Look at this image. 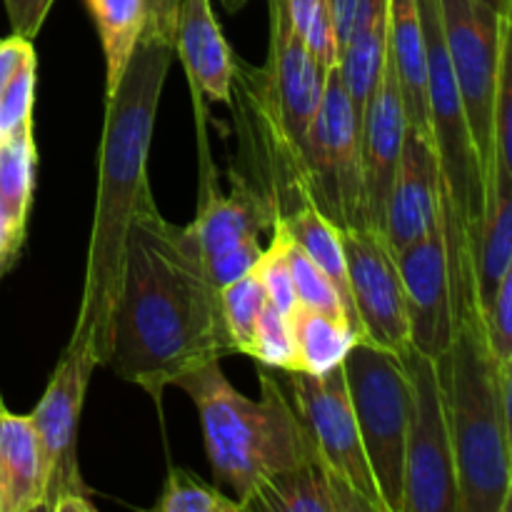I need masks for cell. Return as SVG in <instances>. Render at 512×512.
<instances>
[{
	"mask_svg": "<svg viewBox=\"0 0 512 512\" xmlns=\"http://www.w3.org/2000/svg\"><path fill=\"white\" fill-rule=\"evenodd\" d=\"M225 355L235 348L198 240L188 225L165 220L150 195L125 243L105 365L160 403L180 375Z\"/></svg>",
	"mask_w": 512,
	"mask_h": 512,
	"instance_id": "obj_1",
	"label": "cell"
},
{
	"mask_svg": "<svg viewBox=\"0 0 512 512\" xmlns=\"http://www.w3.org/2000/svg\"><path fill=\"white\" fill-rule=\"evenodd\" d=\"M173 58L175 48L140 38L118 88L105 95L98 195L85 263L83 300L73 328V333L88 338L100 365L108 360L110 325L123 283L130 225L145 198L153 195L148 185V155L160 95Z\"/></svg>",
	"mask_w": 512,
	"mask_h": 512,
	"instance_id": "obj_2",
	"label": "cell"
},
{
	"mask_svg": "<svg viewBox=\"0 0 512 512\" xmlns=\"http://www.w3.org/2000/svg\"><path fill=\"white\" fill-rule=\"evenodd\" d=\"M453 440L458 512H508L512 498V368L490 355L478 310L463 315L438 360Z\"/></svg>",
	"mask_w": 512,
	"mask_h": 512,
	"instance_id": "obj_3",
	"label": "cell"
},
{
	"mask_svg": "<svg viewBox=\"0 0 512 512\" xmlns=\"http://www.w3.org/2000/svg\"><path fill=\"white\" fill-rule=\"evenodd\" d=\"M260 398H245L228 383L220 360L198 365L175 380L193 400L203 425L205 453L218 480L243 505L278 475L320 458L308 425L273 375L260 370Z\"/></svg>",
	"mask_w": 512,
	"mask_h": 512,
	"instance_id": "obj_4",
	"label": "cell"
},
{
	"mask_svg": "<svg viewBox=\"0 0 512 512\" xmlns=\"http://www.w3.org/2000/svg\"><path fill=\"white\" fill-rule=\"evenodd\" d=\"M428 50L430 143L440 178V223L450 265V288L458 320L478 310L475 300V238L485 208L488 180L480 168L465 108L455 88L443 40L438 0H418ZM480 313V310H478Z\"/></svg>",
	"mask_w": 512,
	"mask_h": 512,
	"instance_id": "obj_5",
	"label": "cell"
},
{
	"mask_svg": "<svg viewBox=\"0 0 512 512\" xmlns=\"http://www.w3.org/2000/svg\"><path fill=\"white\" fill-rule=\"evenodd\" d=\"M230 105H235L240 140V165L230 175L268 205L275 223L313 203L308 160L280 120L263 68L235 58Z\"/></svg>",
	"mask_w": 512,
	"mask_h": 512,
	"instance_id": "obj_6",
	"label": "cell"
},
{
	"mask_svg": "<svg viewBox=\"0 0 512 512\" xmlns=\"http://www.w3.org/2000/svg\"><path fill=\"white\" fill-rule=\"evenodd\" d=\"M343 370L383 508L403 512L405 435L410 420V383L403 360L373 343H355L345 353Z\"/></svg>",
	"mask_w": 512,
	"mask_h": 512,
	"instance_id": "obj_7",
	"label": "cell"
},
{
	"mask_svg": "<svg viewBox=\"0 0 512 512\" xmlns=\"http://www.w3.org/2000/svg\"><path fill=\"white\" fill-rule=\"evenodd\" d=\"M443 40L455 88L465 108L480 168L490 180L495 160V98L500 63L510 45L512 18L498 15L480 0H438Z\"/></svg>",
	"mask_w": 512,
	"mask_h": 512,
	"instance_id": "obj_8",
	"label": "cell"
},
{
	"mask_svg": "<svg viewBox=\"0 0 512 512\" xmlns=\"http://www.w3.org/2000/svg\"><path fill=\"white\" fill-rule=\"evenodd\" d=\"M88 338L73 333L58 358L43 398L30 413L45 470L48 512H93L78 463V428L93 370L98 368Z\"/></svg>",
	"mask_w": 512,
	"mask_h": 512,
	"instance_id": "obj_9",
	"label": "cell"
},
{
	"mask_svg": "<svg viewBox=\"0 0 512 512\" xmlns=\"http://www.w3.org/2000/svg\"><path fill=\"white\" fill-rule=\"evenodd\" d=\"M305 160L315 208L338 230L370 228L360 155V118L338 68L325 75L323 100L305 140Z\"/></svg>",
	"mask_w": 512,
	"mask_h": 512,
	"instance_id": "obj_10",
	"label": "cell"
},
{
	"mask_svg": "<svg viewBox=\"0 0 512 512\" xmlns=\"http://www.w3.org/2000/svg\"><path fill=\"white\" fill-rule=\"evenodd\" d=\"M410 383L405 435L403 512H458L453 440L445 415L438 363L410 345L400 355Z\"/></svg>",
	"mask_w": 512,
	"mask_h": 512,
	"instance_id": "obj_11",
	"label": "cell"
},
{
	"mask_svg": "<svg viewBox=\"0 0 512 512\" xmlns=\"http://www.w3.org/2000/svg\"><path fill=\"white\" fill-rule=\"evenodd\" d=\"M285 378H288V388L293 393L290 400L303 423L308 425L323 463L335 475H340L373 508V512H385L373 470L365 458L343 363L323 375L290 370L285 373Z\"/></svg>",
	"mask_w": 512,
	"mask_h": 512,
	"instance_id": "obj_12",
	"label": "cell"
},
{
	"mask_svg": "<svg viewBox=\"0 0 512 512\" xmlns=\"http://www.w3.org/2000/svg\"><path fill=\"white\" fill-rule=\"evenodd\" d=\"M340 243L365 343L378 345L400 358L410 348V325L393 250L383 235L370 228L340 230Z\"/></svg>",
	"mask_w": 512,
	"mask_h": 512,
	"instance_id": "obj_13",
	"label": "cell"
},
{
	"mask_svg": "<svg viewBox=\"0 0 512 512\" xmlns=\"http://www.w3.org/2000/svg\"><path fill=\"white\" fill-rule=\"evenodd\" d=\"M395 263L403 280L410 345L418 353L438 360L450 348L458 328L443 223L395 253Z\"/></svg>",
	"mask_w": 512,
	"mask_h": 512,
	"instance_id": "obj_14",
	"label": "cell"
},
{
	"mask_svg": "<svg viewBox=\"0 0 512 512\" xmlns=\"http://www.w3.org/2000/svg\"><path fill=\"white\" fill-rule=\"evenodd\" d=\"M263 70L285 130L305 153V140L323 100L328 73L295 35L283 0H270V55Z\"/></svg>",
	"mask_w": 512,
	"mask_h": 512,
	"instance_id": "obj_15",
	"label": "cell"
},
{
	"mask_svg": "<svg viewBox=\"0 0 512 512\" xmlns=\"http://www.w3.org/2000/svg\"><path fill=\"white\" fill-rule=\"evenodd\" d=\"M405 128H408V123H405L398 80H395L393 63H390L388 50H385L378 83H375L373 95H370L368 105L360 115L365 205H368L370 230H375L378 235H383L385 228V205H388L395 170H398Z\"/></svg>",
	"mask_w": 512,
	"mask_h": 512,
	"instance_id": "obj_16",
	"label": "cell"
},
{
	"mask_svg": "<svg viewBox=\"0 0 512 512\" xmlns=\"http://www.w3.org/2000/svg\"><path fill=\"white\" fill-rule=\"evenodd\" d=\"M440 225V178L428 135L405 128L398 170L385 205L383 238L395 253Z\"/></svg>",
	"mask_w": 512,
	"mask_h": 512,
	"instance_id": "obj_17",
	"label": "cell"
},
{
	"mask_svg": "<svg viewBox=\"0 0 512 512\" xmlns=\"http://www.w3.org/2000/svg\"><path fill=\"white\" fill-rule=\"evenodd\" d=\"M175 55L193 88L210 103H230L235 55L223 38L210 0H183L175 28Z\"/></svg>",
	"mask_w": 512,
	"mask_h": 512,
	"instance_id": "obj_18",
	"label": "cell"
},
{
	"mask_svg": "<svg viewBox=\"0 0 512 512\" xmlns=\"http://www.w3.org/2000/svg\"><path fill=\"white\" fill-rule=\"evenodd\" d=\"M243 510L263 512H373L368 503L335 475L323 458L308 460L265 483Z\"/></svg>",
	"mask_w": 512,
	"mask_h": 512,
	"instance_id": "obj_19",
	"label": "cell"
},
{
	"mask_svg": "<svg viewBox=\"0 0 512 512\" xmlns=\"http://www.w3.org/2000/svg\"><path fill=\"white\" fill-rule=\"evenodd\" d=\"M395 80L403 100L408 128L430 138L428 108V50L420 25L418 0H388V43Z\"/></svg>",
	"mask_w": 512,
	"mask_h": 512,
	"instance_id": "obj_20",
	"label": "cell"
},
{
	"mask_svg": "<svg viewBox=\"0 0 512 512\" xmlns=\"http://www.w3.org/2000/svg\"><path fill=\"white\" fill-rule=\"evenodd\" d=\"M45 470L30 415L0 403V512L43 510Z\"/></svg>",
	"mask_w": 512,
	"mask_h": 512,
	"instance_id": "obj_21",
	"label": "cell"
},
{
	"mask_svg": "<svg viewBox=\"0 0 512 512\" xmlns=\"http://www.w3.org/2000/svg\"><path fill=\"white\" fill-rule=\"evenodd\" d=\"M512 270V170L493 165L475 238V300L483 313Z\"/></svg>",
	"mask_w": 512,
	"mask_h": 512,
	"instance_id": "obj_22",
	"label": "cell"
},
{
	"mask_svg": "<svg viewBox=\"0 0 512 512\" xmlns=\"http://www.w3.org/2000/svg\"><path fill=\"white\" fill-rule=\"evenodd\" d=\"M385 43H388V0H358L338 58L340 80L348 90V98L353 100L358 118L378 83Z\"/></svg>",
	"mask_w": 512,
	"mask_h": 512,
	"instance_id": "obj_23",
	"label": "cell"
},
{
	"mask_svg": "<svg viewBox=\"0 0 512 512\" xmlns=\"http://www.w3.org/2000/svg\"><path fill=\"white\" fill-rule=\"evenodd\" d=\"M285 225L288 235L293 238V243L328 275L330 283L338 290L340 300L345 305V313H348L350 330L355 333V338L360 343H365L363 325H360L358 310H355L353 300V288H350L348 278V263H345V250L340 243V230L315 208L313 203L303 205L300 210H295L293 215H288L285 220H278Z\"/></svg>",
	"mask_w": 512,
	"mask_h": 512,
	"instance_id": "obj_24",
	"label": "cell"
},
{
	"mask_svg": "<svg viewBox=\"0 0 512 512\" xmlns=\"http://www.w3.org/2000/svg\"><path fill=\"white\" fill-rule=\"evenodd\" d=\"M290 333L295 345V363L298 373L323 375L343 363L345 353L360 343L353 330L330 315L315 313L308 308H295L288 315Z\"/></svg>",
	"mask_w": 512,
	"mask_h": 512,
	"instance_id": "obj_25",
	"label": "cell"
},
{
	"mask_svg": "<svg viewBox=\"0 0 512 512\" xmlns=\"http://www.w3.org/2000/svg\"><path fill=\"white\" fill-rule=\"evenodd\" d=\"M98 28L105 58V95L118 88L135 45L143 35V0H85Z\"/></svg>",
	"mask_w": 512,
	"mask_h": 512,
	"instance_id": "obj_26",
	"label": "cell"
},
{
	"mask_svg": "<svg viewBox=\"0 0 512 512\" xmlns=\"http://www.w3.org/2000/svg\"><path fill=\"white\" fill-rule=\"evenodd\" d=\"M35 125L33 118L0 135V208L28 225L35 190Z\"/></svg>",
	"mask_w": 512,
	"mask_h": 512,
	"instance_id": "obj_27",
	"label": "cell"
},
{
	"mask_svg": "<svg viewBox=\"0 0 512 512\" xmlns=\"http://www.w3.org/2000/svg\"><path fill=\"white\" fill-rule=\"evenodd\" d=\"M283 5L295 35H298L300 43L308 48V53L313 55L315 63H318L325 73L338 68L340 40L328 0H283Z\"/></svg>",
	"mask_w": 512,
	"mask_h": 512,
	"instance_id": "obj_28",
	"label": "cell"
},
{
	"mask_svg": "<svg viewBox=\"0 0 512 512\" xmlns=\"http://www.w3.org/2000/svg\"><path fill=\"white\" fill-rule=\"evenodd\" d=\"M268 303L263 285H260L255 270L238 278L235 283L225 285L220 290V305H223L225 328H228L230 340H233L235 353L248 355L250 340H253L255 323L260 318V310Z\"/></svg>",
	"mask_w": 512,
	"mask_h": 512,
	"instance_id": "obj_29",
	"label": "cell"
},
{
	"mask_svg": "<svg viewBox=\"0 0 512 512\" xmlns=\"http://www.w3.org/2000/svg\"><path fill=\"white\" fill-rule=\"evenodd\" d=\"M288 265H290V275H293L295 295H298L300 308L330 315V318L340 320V323H345L350 328L348 313H345V305L343 300H340L335 285L330 283L328 275H325L323 270H320L318 265H315L313 260H310L308 255L293 243L290 235H288Z\"/></svg>",
	"mask_w": 512,
	"mask_h": 512,
	"instance_id": "obj_30",
	"label": "cell"
},
{
	"mask_svg": "<svg viewBox=\"0 0 512 512\" xmlns=\"http://www.w3.org/2000/svg\"><path fill=\"white\" fill-rule=\"evenodd\" d=\"M158 512H243L238 500L228 498L213 485L203 483L198 475L183 468H170L168 480L160 500L155 503Z\"/></svg>",
	"mask_w": 512,
	"mask_h": 512,
	"instance_id": "obj_31",
	"label": "cell"
},
{
	"mask_svg": "<svg viewBox=\"0 0 512 512\" xmlns=\"http://www.w3.org/2000/svg\"><path fill=\"white\" fill-rule=\"evenodd\" d=\"M248 355L270 370L290 373V370L298 368V363H295V345L293 333H290L288 315L280 313L273 303H265V308L260 310V318L258 323H255V333L253 340H250Z\"/></svg>",
	"mask_w": 512,
	"mask_h": 512,
	"instance_id": "obj_32",
	"label": "cell"
},
{
	"mask_svg": "<svg viewBox=\"0 0 512 512\" xmlns=\"http://www.w3.org/2000/svg\"><path fill=\"white\" fill-rule=\"evenodd\" d=\"M512 270L500 280L493 300L480 313L490 355L498 368H512Z\"/></svg>",
	"mask_w": 512,
	"mask_h": 512,
	"instance_id": "obj_33",
	"label": "cell"
},
{
	"mask_svg": "<svg viewBox=\"0 0 512 512\" xmlns=\"http://www.w3.org/2000/svg\"><path fill=\"white\" fill-rule=\"evenodd\" d=\"M35 78H38V58L28 60L0 93V135L18 128L23 120L33 118Z\"/></svg>",
	"mask_w": 512,
	"mask_h": 512,
	"instance_id": "obj_34",
	"label": "cell"
},
{
	"mask_svg": "<svg viewBox=\"0 0 512 512\" xmlns=\"http://www.w3.org/2000/svg\"><path fill=\"white\" fill-rule=\"evenodd\" d=\"M495 160L493 165L512 170V70H510V45L500 63L498 98H495Z\"/></svg>",
	"mask_w": 512,
	"mask_h": 512,
	"instance_id": "obj_35",
	"label": "cell"
},
{
	"mask_svg": "<svg viewBox=\"0 0 512 512\" xmlns=\"http://www.w3.org/2000/svg\"><path fill=\"white\" fill-rule=\"evenodd\" d=\"M260 255H263L260 240H243V243L233 245V248L203 260V263H205V270H208L210 280L223 290L225 285L235 283L238 278L248 275L250 270L255 268V263L260 260Z\"/></svg>",
	"mask_w": 512,
	"mask_h": 512,
	"instance_id": "obj_36",
	"label": "cell"
},
{
	"mask_svg": "<svg viewBox=\"0 0 512 512\" xmlns=\"http://www.w3.org/2000/svg\"><path fill=\"white\" fill-rule=\"evenodd\" d=\"M183 0H143L145 25L140 38L155 40L175 48V28H178V13Z\"/></svg>",
	"mask_w": 512,
	"mask_h": 512,
	"instance_id": "obj_37",
	"label": "cell"
},
{
	"mask_svg": "<svg viewBox=\"0 0 512 512\" xmlns=\"http://www.w3.org/2000/svg\"><path fill=\"white\" fill-rule=\"evenodd\" d=\"M3 3L10 20V30L15 35L35 40L55 0H3Z\"/></svg>",
	"mask_w": 512,
	"mask_h": 512,
	"instance_id": "obj_38",
	"label": "cell"
},
{
	"mask_svg": "<svg viewBox=\"0 0 512 512\" xmlns=\"http://www.w3.org/2000/svg\"><path fill=\"white\" fill-rule=\"evenodd\" d=\"M33 58H35L33 40L15 33L0 40V93H3L5 85L13 80V75Z\"/></svg>",
	"mask_w": 512,
	"mask_h": 512,
	"instance_id": "obj_39",
	"label": "cell"
},
{
	"mask_svg": "<svg viewBox=\"0 0 512 512\" xmlns=\"http://www.w3.org/2000/svg\"><path fill=\"white\" fill-rule=\"evenodd\" d=\"M25 233H28V225L18 223L0 208V280L10 273V268L18 260L25 243Z\"/></svg>",
	"mask_w": 512,
	"mask_h": 512,
	"instance_id": "obj_40",
	"label": "cell"
},
{
	"mask_svg": "<svg viewBox=\"0 0 512 512\" xmlns=\"http://www.w3.org/2000/svg\"><path fill=\"white\" fill-rule=\"evenodd\" d=\"M355 3H358V0H328L330 13H333V20H335V30H338L340 45H343L345 35H348L350 20H353V13H355Z\"/></svg>",
	"mask_w": 512,
	"mask_h": 512,
	"instance_id": "obj_41",
	"label": "cell"
},
{
	"mask_svg": "<svg viewBox=\"0 0 512 512\" xmlns=\"http://www.w3.org/2000/svg\"><path fill=\"white\" fill-rule=\"evenodd\" d=\"M483 5H488L490 10H495L498 15H505V18H512V0H480Z\"/></svg>",
	"mask_w": 512,
	"mask_h": 512,
	"instance_id": "obj_42",
	"label": "cell"
},
{
	"mask_svg": "<svg viewBox=\"0 0 512 512\" xmlns=\"http://www.w3.org/2000/svg\"><path fill=\"white\" fill-rule=\"evenodd\" d=\"M245 3H248V0H220V5H223L228 13H240V10L245 8Z\"/></svg>",
	"mask_w": 512,
	"mask_h": 512,
	"instance_id": "obj_43",
	"label": "cell"
},
{
	"mask_svg": "<svg viewBox=\"0 0 512 512\" xmlns=\"http://www.w3.org/2000/svg\"><path fill=\"white\" fill-rule=\"evenodd\" d=\"M0 403H3V395H0Z\"/></svg>",
	"mask_w": 512,
	"mask_h": 512,
	"instance_id": "obj_44",
	"label": "cell"
}]
</instances>
